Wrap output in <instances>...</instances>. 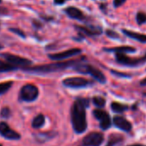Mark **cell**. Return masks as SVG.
Returning <instances> with one entry per match:
<instances>
[{
    "mask_svg": "<svg viewBox=\"0 0 146 146\" xmlns=\"http://www.w3.org/2000/svg\"><path fill=\"white\" fill-rule=\"evenodd\" d=\"M1 57H3L6 61L7 63L14 65V66H27L29 64H30L32 62L28 59V58H22L20 56H17V55H14V54H11V53H8V52H5V53H2L0 55Z\"/></svg>",
    "mask_w": 146,
    "mask_h": 146,
    "instance_id": "cell-7",
    "label": "cell"
},
{
    "mask_svg": "<svg viewBox=\"0 0 146 146\" xmlns=\"http://www.w3.org/2000/svg\"><path fill=\"white\" fill-rule=\"evenodd\" d=\"M123 141V136L119 134H112L109 137V140L106 146H115L116 144L119 143Z\"/></svg>",
    "mask_w": 146,
    "mask_h": 146,
    "instance_id": "cell-17",
    "label": "cell"
},
{
    "mask_svg": "<svg viewBox=\"0 0 146 146\" xmlns=\"http://www.w3.org/2000/svg\"><path fill=\"white\" fill-rule=\"evenodd\" d=\"M12 84L13 83L11 81L0 84V95H3V94L6 93L11 89V87L12 86Z\"/></svg>",
    "mask_w": 146,
    "mask_h": 146,
    "instance_id": "cell-20",
    "label": "cell"
},
{
    "mask_svg": "<svg viewBox=\"0 0 146 146\" xmlns=\"http://www.w3.org/2000/svg\"><path fill=\"white\" fill-rule=\"evenodd\" d=\"M128 146H146V145H143V144H139V143H134V144H130Z\"/></svg>",
    "mask_w": 146,
    "mask_h": 146,
    "instance_id": "cell-34",
    "label": "cell"
},
{
    "mask_svg": "<svg viewBox=\"0 0 146 146\" xmlns=\"http://www.w3.org/2000/svg\"><path fill=\"white\" fill-rule=\"evenodd\" d=\"M113 124L116 127H118L119 129L129 132L131 131V130L132 129V125L131 124L130 121H128L126 119H125L124 117L121 116H114L113 117Z\"/></svg>",
    "mask_w": 146,
    "mask_h": 146,
    "instance_id": "cell-14",
    "label": "cell"
},
{
    "mask_svg": "<svg viewBox=\"0 0 146 146\" xmlns=\"http://www.w3.org/2000/svg\"><path fill=\"white\" fill-rule=\"evenodd\" d=\"M40 18L46 22H51V21H53L54 20V17H49V16H46V15H40Z\"/></svg>",
    "mask_w": 146,
    "mask_h": 146,
    "instance_id": "cell-30",
    "label": "cell"
},
{
    "mask_svg": "<svg viewBox=\"0 0 146 146\" xmlns=\"http://www.w3.org/2000/svg\"><path fill=\"white\" fill-rule=\"evenodd\" d=\"M76 70L80 72V73H84V74H90L95 79H96L99 83L101 84H105L107 79L103 73L98 70L97 68L88 64H81L78 63L77 64V66L75 67Z\"/></svg>",
    "mask_w": 146,
    "mask_h": 146,
    "instance_id": "cell-3",
    "label": "cell"
},
{
    "mask_svg": "<svg viewBox=\"0 0 146 146\" xmlns=\"http://www.w3.org/2000/svg\"><path fill=\"white\" fill-rule=\"evenodd\" d=\"M11 115V111L8 108H4L1 111V113H0V116L2 118H9Z\"/></svg>",
    "mask_w": 146,
    "mask_h": 146,
    "instance_id": "cell-25",
    "label": "cell"
},
{
    "mask_svg": "<svg viewBox=\"0 0 146 146\" xmlns=\"http://www.w3.org/2000/svg\"><path fill=\"white\" fill-rule=\"evenodd\" d=\"M93 103L98 108H103L106 104V100L102 96H95L92 99Z\"/></svg>",
    "mask_w": 146,
    "mask_h": 146,
    "instance_id": "cell-21",
    "label": "cell"
},
{
    "mask_svg": "<svg viewBox=\"0 0 146 146\" xmlns=\"http://www.w3.org/2000/svg\"><path fill=\"white\" fill-rule=\"evenodd\" d=\"M0 146H2V144H0Z\"/></svg>",
    "mask_w": 146,
    "mask_h": 146,
    "instance_id": "cell-38",
    "label": "cell"
},
{
    "mask_svg": "<svg viewBox=\"0 0 146 146\" xmlns=\"http://www.w3.org/2000/svg\"><path fill=\"white\" fill-rule=\"evenodd\" d=\"M0 134L4 137L11 140H17L20 138V134L12 130L5 122H0Z\"/></svg>",
    "mask_w": 146,
    "mask_h": 146,
    "instance_id": "cell-11",
    "label": "cell"
},
{
    "mask_svg": "<svg viewBox=\"0 0 146 146\" xmlns=\"http://www.w3.org/2000/svg\"><path fill=\"white\" fill-rule=\"evenodd\" d=\"M122 32L126 36H128V37H130V38H131V39H133L135 40H137V41L142 42V43H146V35H145L138 34V33L129 31V30H126V29H122Z\"/></svg>",
    "mask_w": 146,
    "mask_h": 146,
    "instance_id": "cell-16",
    "label": "cell"
},
{
    "mask_svg": "<svg viewBox=\"0 0 146 146\" xmlns=\"http://www.w3.org/2000/svg\"><path fill=\"white\" fill-rule=\"evenodd\" d=\"M126 2V0H113V6L114 8H118L123 5Z\"/></svg>",
    "mask_w": 146,
    "mask_h": 146,
    "instance_id": "cell-27",
    "label": "cell"
},
{
    "mask_svg": "<svg viewBox=\"0 0 146 146\" xmlns=\"http://www.w3.org/2000/svg\"><path fill=\"white\" fill-rule=\"evenodd\" d=\"M64 11L68 16V17H70V19H74V20H78V21H81V22L86 21V19H87V17L83 13V11L77 7L70 6V7H67L66 9H64Z\"/></svg>",
    "mask_w": 146,
    "mask_h": 146,
    "instance_id": "cell-13",
    "label": "cell"
},
{
    "mask_svg": "<svg viewBox=\"0 0 146 146\" xmlns=\"http://www.w3.org/2000/svg\"><path fill=\"white\" fill-rule=\"evenodd\" d=\"M3 48V46L1 45V44H0V49H2Z\"/></svg>",
    "mask_w": 146,
    "mask_h": 146,
    "instance_id": "cell-35",
    "label": "cell"
},
{
    "mask_svg": "<svg viewBox=\"0 0 146 146\" xmlns=\"http://www.w3.org/2000/svg\"><path fill=\"white\" fill-rule=\"evenodd\" d=\"M93 114L95 118L99 120L100 126L102 130H107L111 126V119L109 114L106 111L101 109H95L93 111Z\"/></svg>",
    "mask_w": 146,
    "mask_h": 146,
    "instance_id": "cell-9",
    "label": "cell"
},
{
    "mask_svg": "<svg viewBox=\"0 0 146 146\" xmlns=\"http://www.w3.org/2000/svg\"><path fill=\"white\" fill-rule=\"evenodd\" d=\"M0 72H2V71H1V69H0Z\"/></svg>",
    "mask_w": 146,
    "mask_h": 146,
    "instance_id": "cell-37",
    "label": "cell"
},
{
    "mask_svg": "<svg viewBox=\"0 0 146 146\" xmlns=\"http://www.w3.org/2000/svg\"><path fill=\"white\" fill-rule=\"evenodd\" d=\"M89 106V100L78 98L72 105L70 116L71 123L77 133H83L87 129L86 108Z\"/></svg>",
    "mask_w": 146,
    "mask_h": 146,
    "instance_id": "cell-1",
    "label": "cell"
},
{
    "mask_svg": "<svg viewBox=\"0 0 146 146\" xmlns=\"http://www.w3.org/2000/svg\"><path fill=\"white\" fill-rule=\"evenodd\" d=\"M106 52H113L115 53H126V52H135L136 48L132 46H118V47H113V48H104L103 49Z\"/></svg>",
    "mask_w": 146,
    "mask_h": 146,
    "instance_id": "cell-15",
    "label": "cell"
},
{
    "mask_svg": "<svg viewBox=\"0 0 146 146\" xmlns=\"http://www.w3.org/2000/svg\"><path fill=\"white\" fill-rule=\"evenodd\" d=\"M8 15H10L9 10L4 6H0V16H8Z\"/></svg>",
    "mask_w": 146,
    "mask_h": 146,
    "instance_id": "cell-28",
    "label": "cell"
},
{
    "mask_svg": "<svg viewBox=\"0 0 146 146\" xmlns=\"http://www.w3.org/2000/svg\"><path fill=\"white\" fill-rule=\"evenodd\" d=\"M32 24H33V26H34L36 29H41V28L43 27L42 23L40 22V21L37 20V19H33V20H32Z\"/></svg>",
    "mask_w": 146,
    "mask_h": 146,
    "instance_id": "cell-26",
    "label": "cell"
},
{
    "mask_svg": "<svg viewBox=\"0 0 146 146\" xmlns=\"http://www.w3.org/2000/svg\"><path fill=\"white\" fill-rule=\"evenodd\" d=\"M77 61L78 60H70V61H66V62L54 63V64H45V65L35 66L32 68H24V70H27L28 72L43 74V73H50V72H54L58 70H62L67 67H70V66H72L73 64H78Z\"/></svg>",
    "mask_w": 146,
    "mask_h": 146,
    "instance_id": "cell-2",
    "label": "cell"
},
{
    "mask_svg": "<svg viewBox=\"0 0 146 146\" xmlns=\"http://www.w3.org/2000/svg\"><path fill=\"white\" fill-rule=\"evenodd\" d=\"M2 3V0H0V4H1Z\"/></svg>",
    "mask_w": 146,
    "mask_h": 146,
    "instance_id": "cell-36",
    "label": "cell"
},
{
    "mask_svg": "<svg viewBox=\"0 0 146 146\" xmlns=\"http://www.w3.org/2000/svg\"><path fill=\"white\" fill-rule=\"evenodd\" d=\"M39 96V90L34 84L24 85L20 91V98L24 102H34Z\"/></svg>",
    "mask_w": 146,
    "mask_h": 146,
    "instance_id": "cell-6",
    "label": "cell"
},
{
    "mask_svg": "<svg viewBox=\"0 0 146 146\" xmlns=\"http://www.w3.org/2000/svg\"><path fill=\"white\" fill-rule=\"evenodd\" d=\"M11 32H12V33H14V34H16V35H17L18 36H20V37H22V38H23V39H25L26 38V35L24 34V32L22 30V29H17V28H10V29H9Z\"/></svg>",
    "mask_w": 146,
    "mask_h": 146,
    "instance_id": "cell-23",
    "label": "cell"
},
{
    "mask_svg": "<svg viewBox=\"0 0 146 146\" xmlns=\"http://www.w3.org/2000/svg\"><path fill=\"white\" fill-rule=\"evenodd\" d=\"M82 52V50L80 48H72L62 52H58V53H54V54H49L48 57L49 58L52 59V60H63L65 58H68L72 56H76L78 55Z\"/></svg>",
    "mask_w": 146,
    "mask_h": 146,
    "instance_id": "cell-12",
    "label": "cell"
},
{
    "mask_svg": "<svg viewBox=\"0 0 146 146\" xmlns=\"http://www.w3.org/2000/svg\"><path fill=\"white\" fill-rule=\"evenodd\" d=\"M140 85L141 86H146V78H143L142 81H140Z\"/></svg>",
    "mask_w": 146,
    "mask_h": 146,
    "instance_id": "cell-33",
    "label": "cell"
},
{
    "mask_svg": "<svg viewBox=\"0 0 146 146\" xmlns=\"http://www.w3.org/2000/svg\"><path fill=\"white\" fill-rule=\"evenodd\" d=\"M63 84L69 88H83L90 84V82L84 78H67L63 80Z\"/></svg>",
    "mask_w": 146,
    "mask_h": 146,
    "instance_id": "cell-10",
    "label": "cell"
},
{
    "mask_svg": "<svg viewBox=\"0 0 146 146\" xmlns=\"http://www.w3.org/2000/svg\"><path fill=\"white\" fill-rule=\"evenodd\" d=\"M111 72L113 73V74H114L115 76H118V77H121V78H130L129 75L125 74V73H121V72L116 71V70H111Z\"/></svg>",
    "mask_w": 146,
    "mask_h": 146,
    "instance_id": "cell-29",
    "label": "cell"
},
{
    "mask_svg": "<svg viewBox=\"0 0 146 146\" xmlns=\"http://www.w3.org/2000/svg\"><path fill=\"white\" fill-rule=\"evenodd\" d=\"M115 58L116 61L122 65H125L129 67H137L141 64H143L146 62V54L141 58H130L124 53H116Z\"/></svg>",
    "mask_w": 146,
    "mask_h": 146,
    "instance_id": "cell-4",
    "label": "cell"
},
{
    "mask_svg": "<svg viewBox=\"0 0 146 146\" xmlns=\"http://www.w3.org/2000/svg\"><path fill=\"white\" fill-rule=\"evenodd\" d=\"M106 5L105 4H101L100 5V9L102 11V12H106Z\"/></svg>",
    "mask_w": 146,
    "mask_h": 146,
    "instance_id": "cell-32",
    "label": "cell"
},
{
    "mask_svg": "<svg viewBox=\"0 0 146 146\" xmlns=\"http://www.w3.org/2000/svg\"><path fill=\"white\" fill-rule=\"evenodd\" d=\"M106 35L108 37L111 38V39H119V35L118 33H116L115 31L113 30H111V29H107L106 30Z\"/></svg>",
    "mask_w": 146,
    "mask_h": 146,
    "instance_id": "cell-24",
    "label": "cell"
},
{
    "mask_svg": "<svg viewBox=\"0 0 146 146\" xmlns=\"http://www.w3.org/2000/svg\"><path fill=\"white\" fill-rule=\"evenodd\" d=\"M104 140V136L101 132L93 131L89 133L83 139L84 146H100Z\"/></svg>",
    "mask_w": 146,
    "mask_h": 146,
    "instance_id": "cell-8",
    "label": "cell"
},
{
    "mask_svg": "<svg viewBox=\"0 0 146 146\" xmlns=\"http://www.w3.org/2000/svg\"><path fill=\"white\" fill-rule=\"evenodd\" d=\"M65 2V0H53V3L56 5H62Z\"/></svg>",
    "mask_w": 146,
    "mask_h": 146,
    "instance_id": "cell-31",
    "label": "cell"
},
{
    "mask_svg": "<svg viewBox=\"0 0 146 146\" xmlns=\"http://www.w3.org/2000/svg\"><path fill=\"white\" fill-rule=\"evenodd\" d=\"M44 123H45L44 115L43 114H39L34 119V120L32 122V125H33L34 128H40L44 125Z\"/></svg>",
    "mask_w": 146,
    "mask_h": 146,
    "instance_id": "cell-19",
    "label": "cell"
},
{
    "mask_svg": "<svg viewBox=\"0 0 146 146\" xmlns=\"http://www.w3.org/2000/svg\"><path fill=\"white\" fill-rule=\"evenodd\" d=\"M74 28L78 31V34L82 39H84V35L97 36V35H101L103 32L102 28L98 25H92V24H89L86 26L74 25Z\"/></svg>",
    "mask_w": 146,
    "mask_h": 146,
    "instance_id": "cell-5",
    "label": "cell"
},
{
    "mask_svg": "<svg viewBox=\"0 0 146 146\" xmlns=\"http://www.w3.org/2000/svg\"><path fill=\"white\" fill-rule=\"evenodd\" d=\"M136 20H137V23L139 25L146 23V13H144V12H138L137 14Z\"/></svg>",
    "mask_w": 146,
    "mask_h": 146,
    "instance_id": "cell-22",
    "label": "cell"
},
{
    "mask_svg": "<svg viewBox=\"0 0 146 146\" xmlns=\"http://www.w3.org/2000/svg\"><path fill=\"white\" fill-rule=\"evenodd\" d=\"M111 109L114 112V113H123L125 110L128 109V106L119 103V102H113L111 103Z\"/></svg>",
    "mask_w": 146,
    "mask_h": 146,
    "instance_id": "cell-18",
    "label": "cell"
}]
</instances>
